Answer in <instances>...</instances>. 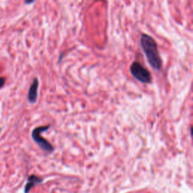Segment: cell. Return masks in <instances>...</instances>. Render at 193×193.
I'll list each match as a JSON object with an SVG mask.
<instances>
[{
  "mask_svg": "<svg viewBox=\"0 0 193 193\" xmlns=\"http://www.w3.org/2000/svg\"><path fill=\"white\" fill-rule=\"evenodd\" d=\"M5 83V78L3 77H0V88L3 87Z\"/></svg>",
  "mask_w": 193,
  "mask_h": 193,
  "instance_id": "8992f818",
  "label": "cell"
},
{
  "mask_svg": "<svg viewBox=\"0 0 193 193\" xmlns=\"http://www.w3.org/2000/svg\"><path fill=\"white\" fill-rule=\"evenodd\" d=\"M50 128V125L46 126H40V127H35L32 132V137L33 140L38 144L41 149L44 150L45 152H51L54 150V147L51 143L47 140H46L44 137L41 136V133L45 130H48Z\"/></svg>",
  "mask_w": 193,
  "mask_h": 193,
  "instance_id": "3957f363",
  "label": "cell"
},
{
  "mask_svg": "<svg viewBox=\"0 0 193 193\" xmlns=\"http://www.w3.org/2000/svg\"><path fill=\"white\" fill-rule=\"evenodd\" d=\"M140 45L149 64L155 70H160L162 67V60L155 40L148 34L142 33L140 37Z\"/></svg>",
  "mask_w": 193,
  "mask_h": 193,
  "instance_id": "6da1fadb",
  "label": "cell"
},
{
  "mask_svg": "<svg viewBox=\"0 0 193 193\" xmlns=\"http://www.w3.org/2000/svg\"><path fill=\"white\" fill-rule=\"evenodd\" d=\"M130 72L132 76L137 81L145 84H149L152 82V75L147 69L144 67L139 62L134 61L130 66Z\"/></svg>",
  "mask_w": 193,
  "mask_h": 193,
  "instance_id": "7a4b0ae2",
  "label": "cell"
},
{
  "mask_svg": "<svg viewBox=\"0 0 193 193\" xmlns=\"http://www.w3.org/2000/svg\"><path fill=\"white\" fill-rule=\"evenodd\" d=\"M38 79L35 78L29 87L28 91V100L30 103H35L38 99Z\"/></svg>",
  "mask_w": 193,
  "mask_h": 193,
  "instance_id": "277c9868",
  "label": "cell"
},
{
  "mask_svg": "<svg viewBox=\"0 0 193 193\" xmlns=\"http://www.w3.org/2000/svg\"><path fill=\"white\" fill-rule=\"evenodd\" d=\"M35 1V0H24V2L25 4H26V5H29V4L33 3Z\"/></svg>",
  "mask_w": 193,
  "mask_h": 193,
  "instance_id": "52a82bcc",
  "label": "cell"
},
{
  "mask_svg": "<svg viewBox=\"0 0 193 193\" xmlns=\"http://www.w3.org/2000/svg\"><path fill=\"white\" fill-rule=\"evenodd\" d=\"M42 182V179L41 178H39L38 176H35V175H31L28 177L27 182H26V185L24 188V193H28L31 189L32 188V187L35 186L37 184L40 183Z\"/></svg>",
  "mask_w": 193,
  "mask_h": 193,
  "instance_id": "5b68a950",
  "label": "cell"
}]
</instances>
